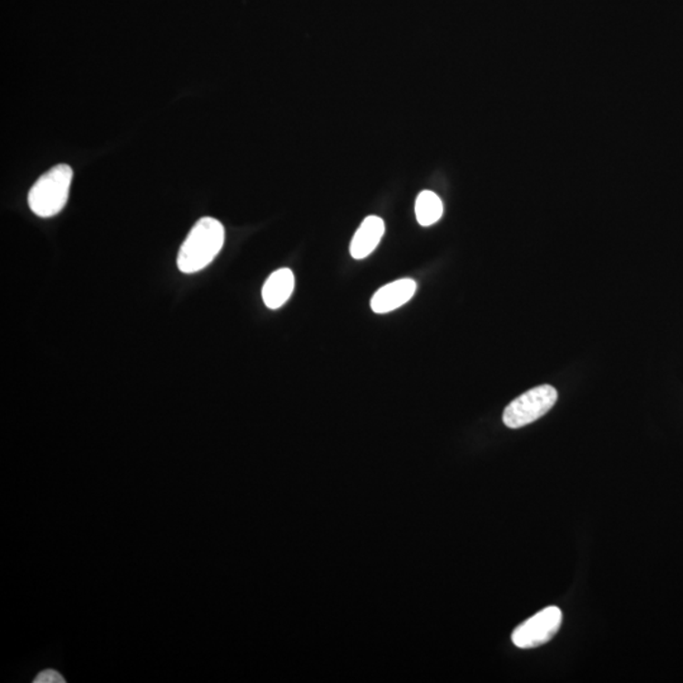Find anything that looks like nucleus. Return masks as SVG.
Here are the masks:
<instances>
[{
    "label": "nucleus",
    "mask_w": 683,
    "mask_h": 683,
    "mask_svg": "<svg viewBox=\"0 0 683 683\" xmlns=\"http://www.w3.org/2000/svg\"><path fill=\"white\" fill-rule=\"evenodd\" d=\"M223 224L204 217L191 228L178 250V268L182 273H197L208 268L224 245Z\"/></svg>",
    "instance_id": "nucleus-1"
},
{
    "label": "nucleus",
    "mask_w": 683,
    "mask_h": 683,
    "mask_svg": "<svg viewBox=\"0 0 683 683\" xmlns=\"http://www.w3.org/2000/svg\"><path fill=\"white\" fill-rule=\"evenodd\" d=\"M73 168L66 164L54 166L31 188L28 205L36 216L51 218L57 216L67 204L73 182Z\"/></svg>",
    "instance_id": "nucleus-2"
},
{
    "label": "nucleus",
    "mask_w": 683,
    "mask_h": 683,
    "mask_svg": "<svg viewBox=\"0 0 683 683\" xmlns=\"http://www.w3.org/2000/svg\"><path fill=\"white\" fill-rule=\"evenodd\" d=\"M558 392L551 385H541L524 392L504 410L503 421L507 428L525 427L545 416L557 403Z\"/></svg>",
    "instance_id": "nucleus-3"
},
{
    "label": "nucleus",
    "mask_w": 683,
    "mask_h": 683,
    "mask_svg": "<svg viewBox=\"0 0 683 683\" xmlns=\"http://www.w3.org/2000/svg\"><path fill=\"white\" fill-rule=\"evenodd\" d=\"M561 624L562 611L557 607H545L515 627L513 643L520 649L536 648L548 643L558 633Z\"/></svg>",
    "instance_id": "nucleus-4"
},
{
    "label": "nucleus",
    "mask_w": 683,
    "mask_h": 683,
    "mask_svg": "<svg viewBox=\"0 0 683 683\" xmlns=\"http://www.w3.org/2000/svg\"><path fill=\"white\" fill-rule=\"evenodd\" d=\"M416 284L414 280L402 279L390 282L376 291L371 299V309L376 314H386L403 307L414 296Z\"/></svg>",
    "instance_id": "nucleus-5"
},
{
    "label": "nucleus",
    "mask_w": 683,
    "mask_h": 683,
    "mask_svg": "<svg viewBox=\"0 0 683 683\" xmlns=\"http://www.w3.org/2000/svg\"><path fill=\"white\" fill-rule=\"evenodd\" d=\"M385 233V223L380 217L370 216L363 220L352 242H351V255L354 260H363L370 256L379 243L382 242Z\"/></svg>",
    "instance_id": "nucleus-6"
},
{
    "label": "nucleus",
    "mask_w": 683,
    "mask_h": 683,
    "mask_svg": "<svg viewBox=\"0 0 683 683\" xmlns=\"http://www.w3.org/2000/svg\"><path fill=\"white\" fill-rule=\"evenodd\" d=\"M295 288V278L291 269L276 270L266 280L262 299L266 307L276 311L291 299Z\"/></svg>",
    "instance_id": "nucleus-7"
},
{
    "label": "nucleus",
    "mask_w": 683,
    "mask_h": 683,
    "mask_svg": "<svg viewBox=\"0 0 683 683\" xmlns=\"http://www.w3.org/2000/svg\"><path fill=\"white\" fill-rule=\"evenodd\" d=\"M415 214L418 223L423 227L433 226L443 216V203L441 198L433 191H422L415 201Z\"/></svg>",
    "instance_id": "nucleus-8"
},
{
    "label": "nucleus",
    "mask_w": 683,
    "mask_h": 683,
    "mask_svg": "<svg viewBox=\"0 0 683 683\" xmlns=\"http://www.w3.org/2000/svg\"><path fill=\"white\" fill-rule=\"evenodd\" d=\"M65 678L54 669H46L35 678V683H64Z\"/></svg>",
    "instance_id": "nucleus-9"
}]
</instances>
